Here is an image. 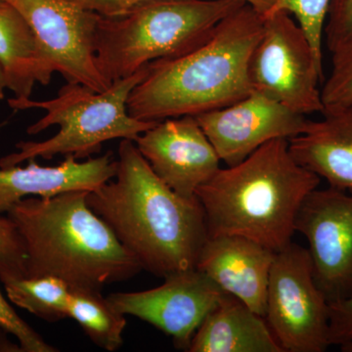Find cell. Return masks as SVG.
<instances>
[{"label":"cell","instance_id":"obj_1","mask_svg":"<svg viewBox=\"0 0 352 352\" xmlns=\"http://www.w3.org/2000/svg\"><path fill=\"white\" fill-rule=\"evenodd\" d=\"M117 161L115 182L88 192L87 205L142 270L166 278L196 268L208 238L199 199L179 195L162 182L134 141L122 139Z\"/></svg>","mask_w":352,"mask_h":352},{"label":"cell","instance_id":"obj_2","mask_svg":"<svg viewBox=\"0 0 352 352\" xmlns=\"http://www.w3.org/2000/svg\"><path fill=\"white\" fill-rule=\"evenodd\" d=\"M263 28V15L245 3L224 18L198 47L152 62L129 94V115L152 122L195 117L252 94L249 62Z\"/></svg>","mask_w":352,"mask_h":352},{"label":"cell","instance_id":"obj_3","mask_svg":"<svg viewBox=\"0 0 352 352\" xmlns=\"http://www.w3.org/2000/svg\"><path fill=\"white\" fill-rule=\"evenodd\" d=\"M88 192L28 197L7 212L27 254L25 277L54 276L69 288L102 291L142 270L110 226L87 205Z\"/></svg>","mask_w":352,"mask_h":352},{"label":"cell","instance_id":"obj_4","mask_svg":"<svg viewBox=\"0 0 352 352\" xmlns=\"http://www.w3.org/2000/svg\"><path fill=\"white\" fill-rule=\"evenodd\" d=\"M320 180L296 161L288 139H274L241 163L220 168L196 197L208 236H243L278 252L292 242L298 208Z\"/></svg>","mask_w":352,"mask_h":352},{"label":"cell","instance_id":"obj_5","mask_svg":"<svg viewBox=\"0 0 352 352\" xmlns=\"http://www.w3.org/2000/svg\"><path fill=\"white\" fill-rule=\"evenodd\" d=\"M245 0H146L112 17L100 16L95 63L110 85L157 60L182 56L205 43Z\"/></svg>","mask_w":352,"mask_h":352},{"label":"cell","instance_id":"obj_6","mask_svg":"<svg viewBox=\"0 0 352 352\" xmlns=\"http://www.w3.org/2000/svg\"><path fill=\"white\" fill-rule=\"evenodd\" d=\"M147 66L127 78L116 80L102 92L80 83L68 82L54 99L34 101L31 98H11L14 110L43 109L46 115L28 127L31 135L51 126L60 127L56 135L41 142L22 141L17 152L0 159V168L19 166L29 160H51L57 155H74L76 160L89 159L101 151L102 145L113 139L134 141L157 122L134 119L127 111L129 94L147 74Z\"/></svg>","mask_w":352,"mask_h":352},{"label":"cell","instance_id":"obj_7","mask_svg":"<svg viewBox=\"0 0 352 352\" xmlns=\"http://www.w3.org/2000/svg\"><path fill=\"white\" fill-rule=\"evenodd\" d=\"M248 74L252 91L303 116L323 112L319 88L323 63L289 13L274 11L263 16V32Z\"/></svg>","mask_w":352,"mask_h":352},{"label":"cell","instance_id":"obj_8","mask_svg":"<svg viewBox=\"0 0 352 352\" xmlns=\"http://www.w3.org/2000/svg\"><path fill=\"white\" fill-rule=\"evenodd\" d=\"M264 319L284 352H324L331 346L330 305L302 245L291 242L275 252Z\"/></svg>","mask_w":352,"mask_h":352},{"label":"cell","instance_id":"obj_9","mask_svg":"<svg viewBox=\"0 0 352 352\" xmlns=\"http://www.w3.org/2000/svg\"><path fill=\"white\" fill-rule=\"evenodd\" d=\"M30 25L43 54L68 82L96 92L110 87L95 63V34L100 15L72 0H4Z\"/></svg>","mask_w":352,"mask_h":352},{"label":"cell","instance_id":"obj_10","mask_svg":"<svg viewBox=\"0 0 352 352\" xmlns=\"http://www.w3.org/2000/svg\"><path fill=\"white\" fill-rule=\"evenodd\" d=\"M296 232L307 238L315 283L326 300L352 296V194L329 186L310 192L298 208Z\"/></svg>","mask_w":352,"mask_h":352},{"label":"cell","instance_id":"obj_11","mask_svg":"<svg viewBox=\"0 0 352 352\" xmlns=\"http://www.w3.org/2000/svg\"><path fill=\"white\" fill-rule=\"evenodd\" d=\"M226 295L205 273L193 268L168 275L157 288L113 293L107 298L120 314L151 324L173 338L178 349L187 351L201 322Z\"/></svg>","mask_w":352,"mask_h":352},{"label":"cell","instance_id":"obj_12","mask_svg":"<svg viewBox=\"0 0 352 352\" xmlns=\"http://www.w3.org/2000/svg\"><path fill=\"white\" fill-rule=\"evenodd\" d=\"M195 119L227 166L241 163L271 140L296 138L308 122L302 113L254 91Z\"/></svg>","mask_w":352,"mask_h":352},{"label":"cell","instance_id":"obj_13","mask_svg":"<svg viewBox=\"0 0 352 352\" xmlns=\"http://www.w3.org/2000/svg\"><path fill=\"white\" fill-rule=\"evenodd\" d=\"M157 177L176 193L196 197L220 168V157L193 116L157 122L134 140Z\"/></svg>","mask_w":352,"mask_h":352},{"label":"cell","instance_id":"obj_14","mask_svg":"<svg viewBox=\"0 0 352 352\" xmlns=\"http://www.w3.org/2000/svg\"><path fill=\"white\" fill-rule=\"evenodd\" d=\"M275 252L243 236H208L196 268L226 293L264 317Z\"/></svg>","mask_w":352,"mask_h":352},{"label":"cell","instance_id":"obj_15","mask_svg":"<svg viewBox=\"0 0 352 352\" xmlns=\"http://www.w3.org/2000/svg\"><path fill=\"white\" fill-rule=\"evenodd\" d=\"M6 122H0L2 129ZM27 166L0 168V214L8 212L18 201L29 196L50 198L69 191H94L117 175L118 161L113 152L78 162L68 155L56 166H43L36 159Z\"/></svg>","mask_w":352,"mask_h":352},{"label":"cell","instance_id":"obj_16","mask_svg":"<svg viewBox=\"0 0 352 352\" xmlns=\"http://www.w3.org/2000/svg\"><path fill=\"white\" fill-rule=\"evenodd\" d=\"M320 120H308L302 133L289 139L296 162L333 188L352 194V104L324 109Z\"/></svg>","mask_w":352,"mask_h":352},{"label":"cell","instance_id":"obj_17","mask_svg":"<svg viewBox=\"0 0 352 352\" xmlns=\"http://www.w3.org/2000/svg\"><path fill=\"white\" fill-rule=\"evenodd\" d=\"M187 351L284 352L264 317L229 294L201 322Z\"/></svg>","mask_w":352,"mask_h":352},{"label":"cell","instance_id":"obj_18","mask_svg":"<svg viewBox=\"0 0 352 352\" xmlns=\"http://www.w3.org/2000/svg\"><path fill=\"white\" fill-rule=\"evenodd\" d=\"M0 66L16 98H30L34 85H50L55 73L27 21L7 2L0 6Z\"/></svg>","mask_w":352,"mask_h":352},{"label":"cell","instance_id":"obj_19","mask_svg":"<svg viewBox=\"0 0 352 352\" xmlns=\"http://www.w3.org/2000/svg\"><path fill=\"white\" fill-rule=\"evenodd\" d=\"M68 318L80 324L96 346L116 351L124 344L126 315L111 305L99 289L72 288Z\"/></svg>","mask_w":352,"mask_h":352},{"label":"cell","instance_id":"obj_20","mask_svg":"<svg viewBox=\"0 0 352 352\" xmlns=\"http://www.w3.org/2000/svg\"><path fill=\"white\" fill-rule=\"evenodd\" d=\"M9 300L48 322L68 318L71 288L54 276L25 277L4 282Z\"/></svg>","mask_w":352,"mask_h":352},{"label":"cell","instance_id":"obj_21","mask_svg":"<svg viewBox=\"0 0 352 352\" xmlns=\"http://www.w3.org/2000/svg\"><path fill=\"white\" fill-rule=\"evenodd\" d=\"M330 2L331 0H276L270 11H285L295 18L307 34L315 55L321 63H323L324 28Z\"/></svg>","mask_w":352,"mask_h":352},{"label":"cell","instance_id":"obj_22","mask_svg":"<svg viewBox=\"0 0 352 352\" xmlns=\"http://www.w3.org/2000/svg\"><path fill=\"white\" fill-rule=\"evenodd\" d=\"M321 96L324 109L352 104V38L332 51V69Z\"/></svg>","mask_w":352,"mask_h":352},{"label":"cell","instance_id":"obj_23","mask_svg":"<svg viewBox=\"0 0 352 352\" xmlns=\"http://www.w3.org/2000/svg\"><path fill=\"white\" fill-rule=\"evenodd\" d=\"M27 275V254L22 237L12 220L0 217V281Z\"/></svg>","mask_w":352,"mask_h":352},{"label":"cell","instance_id":"obj_24","mask_svg":"<svg viewBox=\"0 0 352 352\" xmlns=\"http://www.w3.org/2000/svg\"><path fill=\"white\" fill-rule=\"evenodd\" d=\"M0 329L14 336L23 352H56L36 331L23 320L0 291Z\"/></svg>","mask_w":352,"mask_h":352},{"label":"cell","instance_id":"obj_25","mask_svg":"<svg viewBox=\"0 0 352 352\" xmlns=\"http://www.w3.org/2000/svg\"><path fill=\"white\" fill-rule=\"evenodd\" d=\"M324 34L331 52L352 38V0H331Z\"/></svg>","mask_w":352,"mask_h":352},{"label":"cell","instance_id":"obj_26","mask_svg":"<svg viewBox=\"0 0 352 352\" xmlns=\"http://www.w3.org/2000/svg\"><path fill=\"white\" fill-rule=\"evenodd\" d=\"M87 10L99 14L103 17L120 15L146 0H72ZM261 14L267 13L275 0H245Z\"/></svg>","mask_w":352,"mask_h":352},{"label":"cell","instance_id":"obj_27","mask_svg":"<svg viewBox=\"0 0 352 352\" xmlns=\"http://www.w3.org/2000/svg\"><path fill=\"white\" fill-rule=\"evenodd\" d=\"M331 346L352 344V296L330 305Z\"/></svg>","mask_w":352,"mask_h":352},{"label":"cell","instance_id":"obj_28","mask_svg":"<svg viewBox=\"0 0 352 352\" xmlns=\"http://www.w3.org/2000/svg\"><path fill=\"white\" fill-rule=\"evenodd\" d=\"M6 333L0 329V352H23L20 344L10 342Z\"/></svg>","mask_w":352,"mask_h":352},{"label":"cell","instance_id":"obj_29","mask_svg":"<svg viewBox=\"0 0 352 352\" xmlns=\"http://www.w3.org/2000/svg\"><path fill=\"white\" fill-rule=\"evenodd\" d=\"M6 89V78H4L3 71L0 66V101L4 98V90Z\"/></svg>","mask_w":352,"mask_h":352},{"label":"cell","instance_id":"obj_30","mask_svg":"<svg viewBox=\"0 0 352 352\" xmlns=\"http://www.w3.org/2000/svg\"><path fill=\"white\" fill-rule=\"evenodd\" d=\"M340 349L344 352H352V344H344V346H340Z\"/></svg>","mask_w":352,"mask_h":352},{"label":"cell","instance_id":"obj_31","mask_svg":"<svg viewBox=\"0 0 352 352\" xmlns=\"http://www.w3.org/2000/svg\"><path fill=\"white\" fill-rule=\"evenodd\" d=\"M4 3H6V2L4 1V0H0V6H3Z\"/></svg>","mask_w":352,"mask_h":352}]
</instances>
